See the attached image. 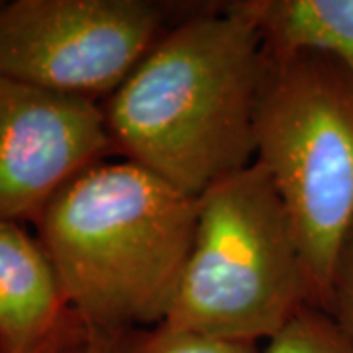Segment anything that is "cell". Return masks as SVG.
I'll return each mask as SVG.
<instances>
[{
	"instance_id": "6da1fadb",
	"label": "cell",
	"mask_w": 353,
	"mask_h": 353,
	"mask_svg": "<svg viewBox=\"0 0 353 353\" xmlns=\"http://www.w3.org/2000/svg\"><path fill=\"white\" fill-rule=\"evenodd\" d=\"M267 69L259 32L230 6L181 22L102 102L112 152L201 196L255 161Z\"/></svg>"
},
{
	"instance_id": "7a4b0ae2",
	"label": "cell",
	"mask_w": 353,
	"mask_h": 353,
	"mask_svg": "<svg viewBox=\"0 0 353 353\" xmlns=\"http://www.w3.org/2000/svg\"><path fill=\"white\" fill-rule=\"evenodd\" d=\"M199 196L134 161H99L46 206L38 240L92 334L165 322L189 259Z\"/></svg>"
},
{
	"instance_id": "3957f363",
	"label": "cell",
	"mask_w": 353,
	"mask_h": 353,
	"mask_svg": "<svg viewBox=\"0 0 353 353\" xmlns=\"http://www.w3.org/2000/svg\"><path fill=\"white\" fill-rule=\"evenodd\" d=\"M316 306L303 252L263 167L222 179L199 196L189 259L165 322L259 343Z\"/></svg>"
},
{
	"instance_id": "277c9868",
	"label": "cell",
	"mask_w": 353,
	"mask_h": 353,
	"mask_svg": "<svg viewBox=\"0 0 353 353\" xmlns=\"http://www.w3.org/2000/svg\"><path fill=\"white\" fill-rule=\"evenodd\" d=\"M255 163L289 212L314 304L328 310L338 259L353 230V77L320 55H269Z\"/></svg>"
},
{
	"instance_id": "5b68a950",
	"label": "cell",
	"mask_w": 353,
	"mask_h": 353,
	"mask_svg": "<svg viewBox=\"0 0 353 353\" xmlns=\"http://www.w3.org/2000/svg\"><path fill=\"white\" fill-rule=\"evenodd\" d=\"M150 0H12L0 4V75L101 104L163 34Z\"/></svg>"
},
{
	"instance_id": "8992f818",
	"label": "cell",
	"mask_w": 353,
	"mask_h": 353,
	"mask_svg": "<svg viewBox=\"0 0 353 353\" xmlns=\"http://www.w3.org/2000/svg\"><path fill=\"white\" fill-rule=\"evenodd\" d=\"M108 153L102 104L0 75V220L36 224L69 181Z\"/></svg>"
},
{
	"instance_id": "52a82bcc",
	"label": "cell",
	"mask_w": 353,
	"mask_h": 353,
	"mask_svg": "<svg viewBox=\"0 0 353 353\" xmlns=\"http://www.w3.org/2000/svg\"><path fill=\"white\" fill-rule=\"evenodd\" d=\"M71 314L38 238L18 222L0 220V353L34 350Z\"/></svg>"
},
{
	"instance_id": "ba28073f",
	"label": "cell",
	"mask_w": 353,
	"mask_h": 353,
	"mask_svg": "<svg viewBox=\"0 0 353 353\" xmlns=\"http://www.w3.org/2000/svg\"><path fill=\"white\" fill-rule=\"evenodd\" d=\"M228 6L259 32L271 57L320 55L353 77V0H240Z\"/></svg>"
},
{
	"instance_id": "9c48e42d",
	"label": "cell",
	"mask_w": 353,
	"mask_h": 353,
	"mask_svg": "<svg viewBox=\"0 0 353 353\" xmlns=\"http://www.w3.org/2000/svg\"><path fill=\"white\" fill-rule=\"evenodd\" d=\"M110 353H261V350L253 341L216 338L161 322L112 336Z\"/></svg>"
},
{
	"instance_id": "30bf717a",
	"label": "cell",
	"mask_w": 353,
	"mask_h": 353,
	"mask_svg": "<svg viewBox=\"0 0 353 353\" xmlns=\"http://www.w3.org/2000/svg\"><path fill=\"white\" fill-rule=\"evenodd\" d=\"M263 353H353V343L326 310L310 304L269 341Z\"/></svg>"
},
{
	"instance_id": "8fae6325",
	"label": "cell",
	"mask_w": 353,
	"mask_h": 353,
	"mask_svg": "<svg viewBox=\"0 0 353 353\" xmlns=\"http://www.w3.org/2000/svg\"><path fill=\"white\" fill-rule=\"evenodd\" d=\"M326 312L353 343V230L343 243L338 259Z\"/></svg>"
},
{
	"instance_id": "7c38bea8",
	"label": "cell",
	"mask_w": 353,
	"mask_h": 353,
	"mask_svg": "<svg viewBox=\"0 0 353 353\" xmlns=\"http://www.w3.org/2000/svg\"><path fill=\"white\" fill-rule=\"evenodd\" d=\"M94 334L88 330L83 318L73 310L51 336L26 353H92Z\"/></svg>"
},
{
	"instance_id": "4fadbf2b",
	"label": "cell",
	"mask_w": 353,
	"mask_h": 353,
	"mask_svg": "<svg viewBox=\"0 0 353 353\" xmlns=\"http://www.w3.org/2000/svg\"><path fill=\"white\" fill-rule=\"evenodd\" d=\"M110 336L94 334V343H92V353H110Z\"/></svg>"
}]
</instances>
